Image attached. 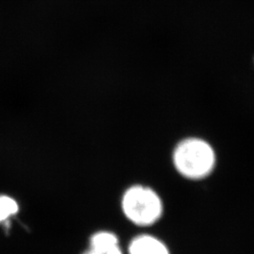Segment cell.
Masks as SVG:
<instances>
[{"instance_id": "6da1fadb", "label": "cell", "mask_w": 254, "mask_h": 254, "mask_svg": "<svg viewBox=\"0 0 254 254\" xmlns=\"http://www.w3.org/2000/svg\"><path fill=\"white\" fill-rule=\"evenodd\" d=\"M173 165L182 177L199 181L213 173L217 156L214 148L205 139L190 136L182 139L173 151Z\"/></svg>"}, {"instance_id": "7a4b0ae2", "label": "cell", "mask_w": 254, "mask_h": 254, "mask_svg": "<svg viewBox=\"0 0 254 254\" xmlns=\"http://www.w3.org/2000/svg\"><path fill=\"white\" fill-rule=\"evenodd\" d=\"M121 207L128 221L137 227L156 224L164 214V202L154 189L144 185L127 188L121 200Z\"/></svg>"}, {"instance_id": "3957f363", "label": "cell", "mask_w": 254, "mask_h": 254, "mask_svg": "<svg viewBox=\"0 0 254 254\" xmlns=\"http://www.w3.org/2000/svg\"><path fill=\"white\" fill-rule=\"evenodd\" d=\"M128 254H171V252L160 238L143 234L130 241Z\"/></svg>"}, {"instance_id": "277c9868", "label": "cell", "mask_w": 254, "mask_h": 254, "mask_svg": "<svg viewBox=\"0 0 254 254\" xmlns=\"http://www.w3.org/2000/svg\"><path fill=\"white\" fill-rule=\"evenodd\" d=\"M120 247L118 236L108 230L98 231L92 234L90 238V248L94 249H109Z\"/></svg>"}, {"instance_id": "5b68a950", "label": "cell", "mask_w": 254, "mask_h": 254, "mask_svg": "<svg viewBox=\"0 0 254 254\" xmlns=\"http://www.w3.org/2000/svg\"><path fill=\"white\" fill-rule=\"evenodd\" d=\"M18 211L16 200L9 196H0V222L14 216Z\"/></svg>"}, {"instance_id": "8992f818", "label": "cell", "mask_w": 254, "mask_h": 254, "mask_svg": "<svg viewBox=\"0 0 254 254\" xmlns=\"http://www.w3.org/2000/svg\"><path fill=\"white\" fill-rule=\"evenodd\" d=\"M83 254H124L121 246L115 248H109V249H94L89 248L87 252Z\"/></svg>"}, {"instance_id": "52a82bcc", "label": "cell", "mask_w": 254, "mask_h": 254, "mask_svg": "<svg viewBox=\"0 0 254 254\" xmlns=\"http://www.w3.org/2000/svg\"></svg>"}]
</instances>
